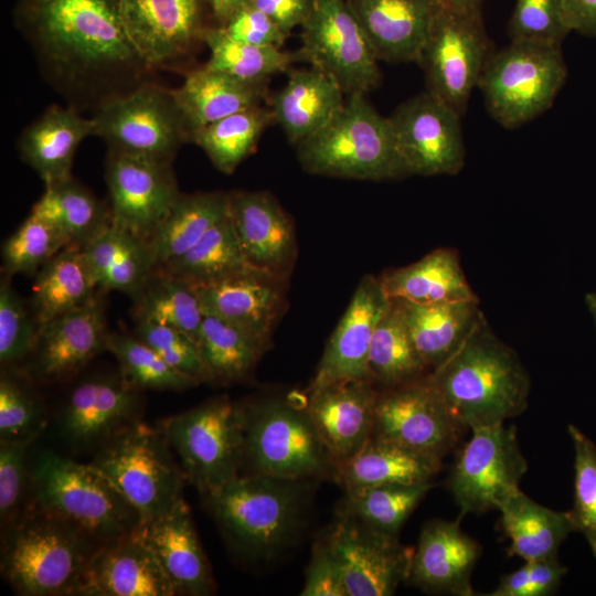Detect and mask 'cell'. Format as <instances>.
I'll list each match as a JSON object with an SVG mask.
<instances>
[{"instance_id": "obj_18", "label": "cell", "mask_w": 596, "mask_h": 596, "mask_svg": "<svg viewBox=\"0 0 596 596\" xmlns=\"http://www.w3.org/2000/svg\"><path fill=\"white\" fill-rule=\"evenodd\" d=\"M324 539L341 567L348 596H390L409 578L414 549L402 545L397 535L340 513Z\"/></svg>"}, {"instance_id": "obj_31", "label": "cell", "mask_w": 596, "mask_h": 596, "mask_svg": "<svg viewBox=\"0 0 596 596\" xmlns=\"http://www.w3.org/2000/svg\"><path fill=\"white\" fill-rule=\"evenodd\" d=\"M284 87L270 98L274 120L295 145L324 127L345 99L340 86L313 67L292 70Z\"/></svg>"}, {"instance_id": "obj_10", "label": "cell", "mask_w": 596, "mask_h": 596, "mask_svg": "<svg viewBox=\"0 0 596 596\" xmlns=\"http://www.w3.org/2000/svg\"><path fill=\"white\" fill-rule=\"evenodd\" d=\"M566 77L560 46L510 42L491 54L478 87L492 118L513 129L547 110Z\"/></svg>"}, {"instance_id": "obj_20", "label": "cell", "mask_w": 596, "mask_h": 596, "mask_svg": "<svg viewBox=\"0 0 596 596\" xmlns=\"http://www.w3.org/2000/svg\"><path fill=\"white\" fill-rule=\"evenodd\" d=\"M141 392L126 383L120 373L85 379L71 391L60 414L61 436L76 450H97L140 419Z\"/></svg>"}, {"instance_id": "obj_39", "label": "cell", "mask_w": 596, "mask_h": 596, "mask_svg": "<svg viewBox=\"0 0 596 596\" xmlns=\"http://www.w3.org/2000/svg\"><path fill=\"white\" fill-rule=\"evenodd\" d=\"M30 214L52 225L68 246L84 247L110 224V210L73 177L45 185Z\"/></svg>"}, {"instance_id": "obj_3", "label": "cell", "mask_w": 596, "mask_h": 596, "mask_svg": "<svg viewBox=\"0 0 596 596\" xmlns=\"http://www.w3.org/2000/svg\"><path fill=\"white\" fill-rule=\"evenodd\" d=\"M100 545L31 500L4 531L1 574L23 596L78 595L87 565Z\"/></svg>"}, {"instance_id": "obj_29", "label": "cell", "mask_w": 596, "mask_h": 596, "mask_svg": "<svg viewBox=\"0 0 596 596\" xmlns=\"http://www.w3.org/2000/svg\"><path fill=\"white\" fill-rule=\"evenodd\" d=\"M380 61L417 62L438 11L433 0H345Z\"/></svg>"}, {"instance_id": "obj_17", "label": "cell", "mask_w": 596, "mask_h": 596, "mask_svg": "<svg viewBox=\"0 0 596 596\" xmlns=\"http://www.w3.org/2000/svg\"><path fill=\"white\" fill-rule=\"evenodd\" d=\"M460 117L426 91L402 103L390 116L408 175H454L465 164Z\"/></svg>"}, {"instance_id": "obj_47", "label": "cell", "mask_w": 596, "mask_h": 596, "mask_svg": "<svg viewBox=\"0 0 596 596\" xmlns=\"http://www.w3.org/2000/svg\"><path fill=\"white\" fill-rule=\"evenodd\" d=\"M432 481L415 485H380L347 491L341 513L387 534L397 535Z\"/></svg>"}, {"instance_id": "obj_8", "label": "cell", "mask_w": 596, "mask_h": 596, "mask_svg": "<svg viewBox=\"0 0 596 596\" xmlns=\"http://www.w3.org/2000/svg\"><path fill=\"white\" fill-rule=\"evenodd\" d=\"M88 464L132 507L141 524L169 511L188 485L160 427L140 419L103 444Z\"/></svg>"}, {"instance_id": "obj_48", "label": "cell", "mask_w": 596, "mask_h": 596, "mask_svg": "<svg viewBox=\"0 0 596 596\" xmlns=\"http://www.w3.org/2000/svg\"><path fill=\"white\" fill-rule=\"evenodd\" d=\"M107 351L116 358L125 382L139 391H183L201 384L171 368L150 345L135 334L109 332Z\"/></svg>"}, {"instance_id": "obj_41", "label": "cell", "mask_w": 596, "mask_h": 596, "mask_svg": "<svg viewBox=\"0 0 596 596\" xmlns=\"http://www.w3.org/2000/svg\"><path fill=\"white\" fill-rule=\"evenodd\" d=\"M269 340L244 327L204 313L198 347L209 382L227 384L246 377L268 349Z\"/></svg>"}, {"instance_id": "obj_40", "label": "cell", "mask_w": 596, "mask_h": 596, "mask_svg": "<svg viewBox=\"0 0 596 596\" xmlns=\"http://www.w3.org/2000/svg\"><path fill=\"white\" fill-rule=\"evenodd\" d=\"M228 213V192L181 193L150 245L156 268L182 256Z\"/></svg>"}, {"instance_id": "obj_37", "label": "cell", "mask_w": 596, "mask_h": 596, "mask_svg": "<svg viewBox=\"0 0 596 596\" xmlns=\"http://www.w3.org/2000/svg\"><path fill=\"white\" fill-rule=\"evenodd\" d=\"M83 249L98 291L131 297L156 269L150 243L111 224Z\"/></svg>"}, {"instance_id": "obj_14", "label": "cell", "mask_w": 596, "mask_h": 596, "mask_svg": "<svg viewBox=\"0 0 596 596\" xmlns=\"http://www.w3.org/2000/svg\"><path fill=\"white\" fill-rule=\"evenodd\" d=\"M301 28L299 56L331 77L347 96L376 88L380 60L345 0H313Z\"/></svg>"}, {"instance_id": "obj_50", "label": "cell", "mask_w": 596, "mask_h": 596, "mask_svg": "<svg viewBox=\"0 0 596 596\" xmlns=\"http://www.w3.org/2000/svg\"><path fill=\"white\" fill-rule=\"evenodd\" d=\"M45 412L29 380L17 366L2 368L0 375V439L41 434Z\"/></svg>"}, {"instance_id": "obj_12", "label": "cell", "mask_w": 596, "mask_h": 596, "mask_svg": "<svg viewBox=\"0 0 596 596\" xmlns=\"http://www.w3.org/2000/svg\"><path fill=\"white\" fill-rule=\"evenodd\" d=\"M492 53L481 10L439 8L416 63L427 91L462 116Z\"/></svg>"}, {"instance_id": "obj_5", "label": "cell", "mask_w": 596, "mask_h": 596, "mask_svg": "<svg viewBox=\"0 0 596 596\" xmlns=\"http://www.w3.org/2000/svg\"><path fill=\"white\" fill-rule=\"evenodd\" d=\"M305 480L241 475L203 497L232 549L248 560L278 552L300 519Z\"/></svg>"}, {"instance_id": "obj_56", "label": "cell", "mask_w": 596, "mask_h": 596, "mask_svg": "<svg viewBox=\"0 0 596 596\" xmlns=\"http://www.w3.org/2000/svg\"><path fill=\"white\" fill-rule=\"evenodd\" d=\"M567 568L556 557L526 561L500 577L488 596H549L558 589Z\"/></svg>"}, {"instance_id": "obj_27", "label": "cell", "mask_w": 596, "mask_h": 596, "mask_svg": "<svg viewBox=\"0 0 596 596\" xmlns=\"http://www.w3.org/2000/svg\"><path fill=\"white\" fill-rule=\"evenodd\" d=\"M480 554V544L461 530L459 520L432 521L414 549L408 581L428 593L472 596L471 574Z\"/></svg>"}, {"instance_id": "obj_21", "label": "cell", "mask_w": 596, "mask_h": 596, "mask_svg": "<svg viewBox=\"0 0 596 596\" xmlns=\"http://www.w3.org/2000/svg\"><path fill=\"white\" fill-rule=\"evenodd\" d=\"M228 215L248 263L288 280L298 253L294 224L266 191L228 192Z\"/></svg>"}, {"instance_id": "obj_22", "label": "cell", "mask_w": 596, "mask_h": 596, "mask_svg": "<svg viewBox=\"0 0 596 596\" xmlns=\"http://www.w3.org/2000/svg\"><path fill=\"white\" fill-rule=\"evenodd\" d=\"M108 336L104 305L96 296L40 327L29 372L42 382L67 380L107 351Z\"/></svg>"}, {"instance_id": "obj_38", "label": "cell", "mask_w": 596, "mask_h": 596, "mask_svg": "<svg viewBox=\"0 0 596 596\" xmlns=\"http://www.w3.org/2000/svg\"><path fill=\"white\" fill-rule=\"evenodd\" d=\"M97 290L83 247L63 248L35 274L32 294L39 327L88 304Z\"/></svg>"}, {"instance_id": "obj_52", "label": "cell", "mask_w": 596, "mask_h": 596, "mask_svg": "<svg viewBox=\"0 0 596 596\" xmlns=\"http://www.w3.org/2000/svg\"><path fill=\"white\" fill-rule=\"evenodd\" d=\"M9 275L0 284V362L2 368L17 366L29 358L39 334L35 315H31L10 283Z\"/></svg>"}, {"instance_id": "obj_46", "label": "cell", "mask_w": 596, "mask_h": 596, "mask_svg": "<svg viewBox=\"0 0 596 596\" xmlns=\"http://www.w3.org/2000/svg\"><path fill=\"white\" fill-rule=\"evenodd\" d=\"M203 43L210 50L206 66L252 83L287 72L296 55L274 46H257L230 36L222 26L206 28Z\"/></svg>"}, {"instance_id": "obj_1", "label": "cell", "mask_w": 596, "mask_h": 596, "mask_svg": "<svg viewBox=\"0 0 596 596\" xmlns=\"http://www.w3.org/2000/svg\"><path fill=\"white\" fill-rule=\"evenodd\" d=\"M14 20L46 83L81 113L155 79L117 0H18Z\"/></svg>"}, {"instance_id": "obj_32", "label": "cell", "mask_w": 596, "mask_h": 596, "mask_svg": "<svg viewBox=\"0 0 596 596\" xmlns=\"http://www.w3.org/2000/svg\"><path fill=\"white\" fill-rule=\"evenodd\" d=\"M441 459L372 436L353 456L337 465L334 479L347 491L380 485L429 482Z\"/></svg>"}, {"instance_id": "obj_42", "label": "cell", "mask_w": 596, "mask_h": 596, "mask_svg": "<svg viewBox=\"0 0 596 596\" xmlns=\"http://www.w3.org/2000/svg\"><path fill=\"white\" fill-rule=\"evenodd\" d=\"M369 371L380 390L409 384L430 374L414 345L396 299L390 298L374 330L369 351Z\"/></svg>"}, {"instance_id": "obj_49", "label": "cell", "mask_w": 596, "mask_h": 596, "mask_svg": "<svg viewBox=\"0 0 596 596\" xmlns=\"http://www.w3.org/2000/svg\"><path fill=\"white\" fill-rule=\"evenodd\" d=\"M67 246L52 225L30 214L2 245V272L9 276L36 274Z\"/></svg>"}, {"instance_id": "obj_24", "label": "cell", "mask_w": 596, "mask_h": 596, "mask_svg": "<svg viewBox=\"0 0 596 596\" xmlns=\"http://www.w3.org/2000/svg\"><path fill=\"white\" fill-rule=\"evenodd\" d=\"M380 389L371 380H343L307 391L306 409L337 462L372 437Z\"/></svg>"}, {"instance_id": "obj_2", "label": "cell", "mask_w": 596, "mask_h": 596, "mask_svg": "<svg viewBox=\"0 0 596 596\" xmlns=\"http://www.w3.org/2000/svg\"><path fill=\"white\" fill-rule=\"evenodd\" d=\"M428 379L465 428L504 423L529 405V373L485 317Z\"/></svg>"}, {"instance_id": "obj_59", "label": "cell", "mask_w": 596, "mask_h": 596, "mask_svg": "<svg viewBox=\"0 0 596 596\" xmlns=\"http://www.w3.org/2000/svg\"><path fill=\"white\" fill-rule=\"evenodd\" d=\"M247 4L267 14L285 33L302 25L313 6V0H249Z\"/></svg>"}, {"instance_id": "obj_35", "label": "cell", "mask_w": 596, "mask_h": 596, "mask_svg": "<svg viewBox=\"0 0 596 596\" xmlns=\"http://www.w3.org/2000/svg\"><path fill=\"white\" fill-rule=\"evenodd\" d=\"M391 299L416 304L479 300L460 264L459 253L439 247L409 265L380 275Z\"/></svg>"}, {"instance_id": "obj_23", "label": "cell", "mask_w": 596, "mask_h": 596, "mask_svg": "<svg viewBox=\"0 0 596 596\" xmlns=\"http://www.w3.org/2000/svg\"><path fill=\"white\" fill-rule=\"evenodd\" d=\"M389 302L380 276L365 275L360 280L307 391L343 380H371L370 345Z\"/></svg>"}, {"instance_id": "obj_51", "label": "cell", "mask_w": 596, "mask_h": 596, "mask_svg": "<svg viewBox=\"0 0 596 596\" xmlns=\"http://www.w3.org/2000/svg\"><path fill=\"white\" fill-rule=\"evenodd\" d=\"M574 447V493L570 510L596 558V444L578 427H567Z\"/></svg>"}, {"instance_id": "obj_15", "label": "cell", "mask_w": 596, "mask_h": 596, "mask_svg": "<svg viewBox=\"0 0 596 596\" xmlns=\"http://www.w3.org/2000/svg\"><path fill=\"white\" fill-rule=\"evenodd\" d=\"M110 224L151 242L181 194L172 163L108 150Z\"/></svg>"}, {"instance_id": "obj_61", "label": "cell", "mask_w": 596, "mask_h": 596, "mask_svg": "<svg viewBox=\"0 0 596 596\" xmlns=\"http://www.w3.org/2000/svg\"><path fill=\"white\" fill-rule=\"evenodd\" d=\"M249 0H205L213 17L219 22L217 26H223L230 18L248 3Z\"/></svg>"}, {"instance_id": "obj_7", "label": "cell", "mask_w": 596, "mask_h": 596, "mask_svg": "<svg viewBox=\"0 0 596 596\" xmlns=\"http://www.w3.org/2000/svg\"><path fill=\"white\" fill-rule=\"evenodd\" d=\"M244 461L241 475L292 480L336 477L337 462L322 443L307 409L286 400L242 405Z\"/></svg>"}, {"instance_id": "obj_44", "label": "cell", "mask_w": 596, "mask_h": 596, "mask_svg": "<svg viewBox=\"0 0 596 596\" xmlns=\"http://www.w3.org/2000/svg\"><path fill=\"white\" fill-rule=\"evenodd\" d=\"M273 123L272 109L257 105L192 131L190 142L202 149L219 171L231 174L253 152Z\"/></svg>"}, {"instance_id": "obj_6", "label": "cell", "mask_w": 596, "mask_h": 596, "mask_svg": "<svg viewBox=\"0 0 596 596\" xmlns=\"http://www.w3.org/2000/svg\"><path fill=\"white\" fill-rule=\"evenodd\" d=\"M31 500L78 528L99 545L136 531L140 518L120 493L89 464L52 450L31 462Z\"/></svg>"}, {"instance_id": "obj_9", "label": "cell", "mask_w": 596, "mask_h": 596, "mask_svg": "<svg viewBox=\"0 0 596 596\" xmlns=\"http://www.w3.org/2000/svg\"><path fill=\"white\" fill-rule=\"evenodd\" d=\"M188 485L206 497L242 473L244 416L227 396L211 398L159 425Z\"/></svg>"}, {"instance_id": "obj_16", "label": "cell", "mask_w": 596, "mask_h": 596, "mask_svg": "<svg viewBox=\"0 0 596 596\" xmlns=\"http://www.w3.org/2000/svg\"><path fill=\"white\" fill-rule=\"evenodd\" d=\"M464 429L428 375L380 390L372 436L443 459L455 448Z\"/></svg>"}, {"instance_id": "obj_60", "label": "cell", "mask_w": 596, "mask_h": 596, "mask_svg": "<svg viewBox=\"0 0 596 596\" xmlns=\"http://www.w3.org/2000/svg\"><path fill=\"white\" fill-rule=\"evenodd\" d=\"M563 10L571 32L596 38V0H563Z\"/></svg>"}, {"instance_id": "obj_53", "label": "cell", "mask_w": 596, "mask_h": 596, "mask_svg": "<svg viewBox=\"0 0 596 596\" xmlns=\"http://www.w3.org/2000/svg\"><path fill=\"white\" fill-rule=\"evenodd\" d=\"M40 434L0 439V521L8 529L23 512L24 498L30 491V448Z\"/></svg>"}, {"instance_id": "obj_33", "label": "cell", "mask_w": 596, "mask_h": 596, "mask_svg": "<svg viewBox=\"0 0 596 596\" xmlns=\"http://www.w3.org/2000/svg\"><path fill=\"white\" fill-rule=\"evenodd\" d=\"M172 93L192 131L267 99L266 83L233 77L206 65L188 71Z\"/></svg>"}, {"instance_id": "obj_62", "label": "cell", "mask_w": 596, "mask_h": 596, "mask_svg": "<svg viewBox=\"0 0 596 596\" xmlns=\"http://www.w3.org/2000/svg\"><path fill=\"white\" fill-rule=\"evenodd\" d=\"M438 8L457 11H479L483 0H433Z\"/></svg>"}, {"instance_id": "obj_57", "label": "cell", "mask_w": 596, "mask_h": 596, "mask_svg": "<svg viewBox=\"0 0 596 596\" xmlns=\"http://www.w3.org/2000/svg\"><path fill=\"white\" fill-rule=\"evenodd\" d=\"M222 28L233 39L257 46L281 49L288 38L267 14L251 4L236 11Z\"/></svg>"}, {"instance_id": "obj_63", "label": "cell", "mask_w": 596, "mask_h": 596, "mask_svg": "<svg viewBox=\"0 0 596 596\" xmlns=\"http://www.w3.org/2000/svg\"><path fill=\"white\" fill-rule=\"evenodd\" d=\"M585 302L586 306L594 319L595 327H596V291H592L586 294L585 296Z\"/></svg>"}, {"instance_id": "obj_19", "label": "cell", "mask_w": 596, "mask_h": 596, "mask_svg": "<svg viewBox=\"0 0 596 596\" xmlns=\"http://www.w3.org/2000/svg\"><path fill=\"white\" fill-rule=\"evenodd\" d=\"M125 31L153 71L178 70L203 42L205 0H117Z\"/></svg>"}, {"instance_id": "obj_25", "label": "cell", "mask_w": 596, "mask_h": 596, "mask_svg": "<svg viewBox=\"0 0 596 596\" xmlns=\"http://www.w3.org/2000/svg\"><path fill=\"white\" fill-rule=\"evenodd\" d=\"M78 595L175 596V592L137 529L97 549L87 565Z\"/></svg>"}, {"instance_id": "obj_43", "label": "cell", "mask_w": 596, "mask_h": 596, "mask_svg": "<svg viewBox=\"0 0 596 596\" xmlns=\"http://www.w3.org/2000/svg\"><path fill=\"white\" fill-rule=\"evenodd\" d=\"M131 299L135 322L170 326L198 343L204 311L192 281L156 268Z\"/></svg>"}, {"instance_id": "obj_11", "label": "cell", "mask_w": 596, "mask_h": 596, "mask_svg": "<svg viewBox=\"0 0 596 596\" xmlns=\"http://www.w3.org/2000/svg\"><path fill=\"white\" fill-rule=\"evenodd\" d=\"M108 150L172 163L190 130L172 93L155 79L105 103L92 116Z\"/></svg>"}, {"instance_id": "obj_34", "label": "cell", "mask_w": 596, "mask_h": 596, "mask_svg": "<svg viewBox=\"0 0 596 596\" xmlns=\"http://www.w3.org/2000/svg\"><path fill=\"white\" fill-rule=\"evenodd\" d=\"M396 300L414 345L430 372L462 345L485 317L479 300L440 304Z\"/></svg>"}, {"instance_id": "obj_54", "label": "cell", "mask_w": 596, "mask_h": 596, "mask_svg": "<svg viewBox=\"0 0 596 596\" xmlns=\"http://www.w3.org/2000/svg\"><path fill=\"white\" fill-rule=\"evenodd\" d=\"M508 31L511 42L561 47L571 32L563 0H515Z\"/></svg>"}, {"instance_id": "obj_4", "label": "cell", "mask_w": 596, "mask_h": 596, "mask_svg": "<svg viewBox=\"0 0 596 596\" xmlns=\"http://www.w3.org/2000/svg\"><path fill=\"white\" fill-rule=\"evenodd\" d=\"M296 146L300 166L311 174L368 181L408 177L390 118L365 94L348 95L324 127Z\"/></svg>"}, {"instance_id": "obj_13", "label": "cell", "mask_w": 596, "mask_h": 596, "mask_svg": "<svg viewBox=\"0 0 596 596\" xmlns=\"http://www.w3.org/2000/svg\"><path fill=\"white\" fill-rule=\"evenodd\" d=\"M503 424L471 428L454 462L447 486L461 517L498 510L504 499L520 490L529 465L515 426Z\"/></svg>"}, {"instance_id": "obj_36", "label": "cell", "mask_w": 596, "mask_h": 596, "mask_svg": "<svg viewBox=\"0 0 596 596\" xmlns=\"http://www.w3.org/2000/svg\"><path fill=\"white\" fill-rule=\"evenodd\" d=\"M498 511L501 529L511 542L509 556L524 562L556 557L564 540L576 531L570 511L546 508L521 489L504 499Z\"/></svg>"}, {"instance_id": "obj_30", "label": "cell", "mask_w": 596, "mask_h": 596, "mask_svg": "<svg viewBox=\"0 0 596 596\" xmlns=\"http://www.w3.org/2000/svg\"><path fill=\"white\" fill-rule=\"evenodd\" d=\"M89 136H94L92 117L71 106L52 105L23 129L18 149L46 185L72 177L76 150Z\"/></svg>"}, {"instance_id": "obj_26", "label": "cell", "mask_w": 596, "mask_h": 596, "mask_svg": "<svg viewBox=\"0 0 596 596\" xmlns=\"http://www.w3.org/2000/svg\"><path fill=\"white\" fill-rule=\"evenodd\" d=\"M193 284L204 313L267 339L286 308L287 280L258 269Z\"/></svg>"}, {"instance_id": "obj_28", "label": "cell", "mask_w": 596, "mask_h": 596, "mask_svg": "<svg viewBox=\"0 0 596 596\" xmlns=\"http://www.w3.org/2000/svg\"><path fill=\"white\" fill-rule=\"evenodd\" d=\"M138 532L159 560L175 595L207 596L215 593L210 564L184 498L162 515L140 524Z\"/></svg>"}, {"instance_id": "obj_55", "label": "cell", "mask_w": 596, "mask_h": 596, "mask_svg": "<svg viewBox=\"0 0 596 596\" xmlns=\"http://www.w3.org/2000/svg\"><path fill=\"white\" fill-rule=\"evenodd\" d=\"M134 334L150 345L171 368L200 383L209 375L198 343L183 331L149 321H136Z\"/></svg>"}, {"instance_id": "obj_58", "label": "cell", "mask_w": 596, "mask_h": 596, "mask_svg": "<svg viewBox=\"0 0 596 596\" xmlns=\"http://www.w3.org/2000/svg\"><path fill=\"white\" fill-rule=\"evenodd\" d=\"M301 596H348L341 567L326 539L313 547Z\"/></svg>"}, {"instance_id": "obj_45", "label": "cell", "mask_w": 596, "mask_h": 596, "mask_svg": "<svg viewBox=\"0 0 596 596\" xmlns=\"http://www.w3.org/2000/svg\"><path fill=\"white\" fill-rule=\"evenodd\" d=\"M158 269L205 283L256 268L248 263L227 213L188 252Z\"/></svg>"}]
</instances>
